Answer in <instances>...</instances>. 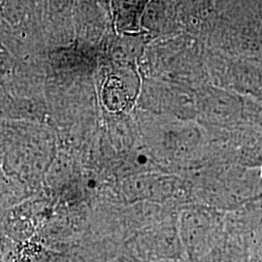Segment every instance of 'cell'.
<instances>
[{
    "label": "cell",
    "instance_id": "6da1fadb",
    "mask_svg": "<svg viewBox=\"0 0 262 262\" xmlns=\"http://www.w3.org/2000/svg\"><path fill=\"white\" fill-rule=\"evenodd\" d=\"M147 0H111L115 26L120 32L139 30Z\"/></svg>",
    "mask_w": 262,
    "mask_h": 262
},
{
    "label": "cell",
    "instance_id": "7a4b0ae2",
    "mask_svg": "<svg viewBox=\"0 0 262 262\" xmlns=\"http://www.w3.org/2000/svg\"><path fill=\"white\" fill-rule=\"evenodd\" d=\"M102 100L111 112L123 110L128 102V93L122 80L118 76L107 79L102 90Z\"/></svg>",
    "mask_w": 262,
    "mask_h": 262
},
{
    "label": "cell",
    "instance_id": "3957f363",
    "mask_svg": "<svg viewBox=\"0 0 262 262\" xmlns=\"http://www.w3.org/2000/svg\"><path fill=\"white\" fill-rule=\"evenodd\" d=\"M55 251L32 238L19 246L18 262H54Z\"/></svg>",
    "mask_w": 262,
    "mask_h": 262
},
{
    "label": "cell",
    "instance_id": "277c9868",
    "mask_svg": "<svg viewBox=\"0 0 262 262\" xmlns=\"http://www.w3.org/2000/svg\"><path fill=\"white\" fill-rule=\"evenodd\" d=\"M261 175H262V168H261Z\"/></svg>",
    "mask_w": 262,
    "mask_h": 262
}]
</instances>
